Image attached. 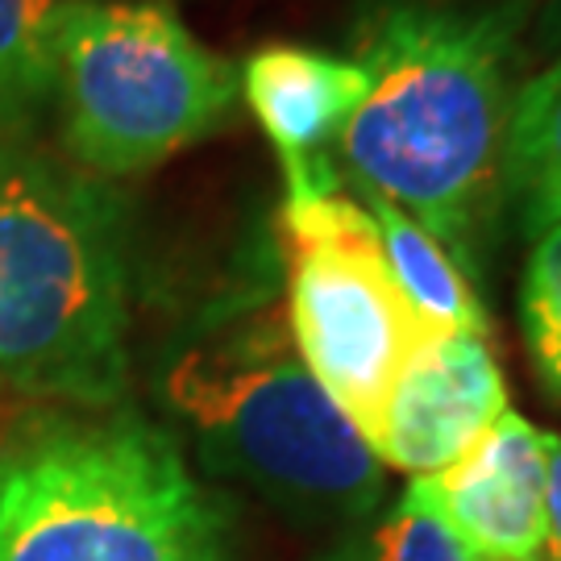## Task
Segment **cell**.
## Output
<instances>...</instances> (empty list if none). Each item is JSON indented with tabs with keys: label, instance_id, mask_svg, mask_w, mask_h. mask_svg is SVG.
<instances>
[{
	"label": "cell",
	"instance_id": "1",
	"mask_svg": "<svg viewBox=\"0 0 561 561\" xmlns=\"http://www.w3.org/2000/svg\"><path fill=\"white\" fill-rule=\"evenodd\" d=\"M524 0H391L358 34L366 96L337 138L354 196L424 225L474 279L503 217Z\"/></svg>",
	"mask_w": 561,
	"mask_h": 561
},
{
	"label": "cell",
	"instance_id": "2",
	"mask_svg": "<svg viewBox=\"0 0 561 561\" xmlns=\"http://www.w3.org/2000/svg\"><path fill=\"white\" fill-rule=\"evenodd\" d=\"M125 375L129 208L34 134H0V391L104 408Z\"/></svg>",
	"mask_w": 561,
	"mask_h": 561
},
{
	"label": "cell",
	"instance_id": "3",
	"mask_svg": "<svg viewBox=\"0 0 561 561\" xmlns=\"http://www.w3.org/2000/svg\"><path fill=\"white\" fill-rule=\"evenodd\" d=\"M0 561H233V528L154 421L55 416L0 449Z\"/></svg>",
	"mask_w": 561,
	"mask_h": 561
},
{
	"label": "cell",
	"instance_id": "4",
	"mask_svg": "<svg viewBox=\"0 0 561 561\" xmlns=\"http://www.w3.org/2000/svg\"><path fill=\"white\" fill-rule=\"evenodd\" d=\"M162 396L204 461L308 524H358L382 500V461L291 345L283 317H254L187 345Z\"/></svg>",
	"mask_w": 561,
	"mask_h": 561
},
{
	"label": "cell",
	"instance_id": "5",
	"mask_svg": "<svg viewBox=\"0 0 561 561\" xmlns=\"http://www.w3.org/2000/svg\"><path fill=\"white\" fill-rule=\"evenodd\" d=\"M241 101L238 67L175 9L138 0H59L55 96L62 159L129 180L213 138Z\"/></svg>",
	"mask_w": 561,
	"mask_h": 561
},
{
	"label": "cell",
	"instance_id": "6",
	"mask_svg": "<svg viewBox=\"0 0 561 561\" xmlns=\"http://www.w3.org/2000/svg\"><path fill=\"white\" fill-rule=\"evenodd\" d=\"M287 333L362 437L379 421L391 382L428 333L387 266L375 217L358 196L308 192L283 201Z\"/></svg>",
	"mask_w": 561,
	"mask_h": 561
},
{
	"label": "cell",
	"instance_id": "7",
	"mask_svg": "<svg viewBox=\"0 0 561 561\" xmlns=\"http://www.w3.org/2000/svg\"><path fill=\"white\" fill-rule=\"evenodd\" d=\"M507 408V382L491 354V337L424 333L391 382L366 445L382 470L391 466L408 479H428L454 466Z\"/></svg>",
	"mask_w": 561,
	"mask_h": 561
},
{
	"label": "cell",
	"instance_id": "8",
	"mask_svg": "<svg viewBox=\"0 0 561 561\" xmlns=\"http://www.w3.org/2000/svg\"><path fill=\"white\" fill-rule=\"evenodd\" d=\"M549 433L507 408L454 466L412 479L466 561H541Z\"/></svg>",
	"mask_w": 561,
	"mask_h": 561
},
{
	"label": "cell",
	"instance_id": "9",
	"mask_svg": "<svg viewBox=\"0 0 561 561\" xmlns=\"http://www.w3.org/2000/svg\"><path fill=\"white\" fill-rule=\"evenodd\" d=\"M238 80L283 162L287 196L341 187L333 146L366 96V67L312 46H262L241 62Z\"/></svg>",
	"mask_w": 561,
	"mask_h": 561
},
{
	"label": "cell",
	"instance_id": "10",
	"mask_svg": "<svg viewBox=\"0 0 561 561\" xmlns=\"http://www.w3.org/2000/svg\"><path fill=\"white\" fill-rule=\"evenodd\" d=\"M516 229L537 238L561 221V55L524 76L507 121L503 154V213Z\"/></svg>",
	"mask_w": 561,
	"mask_h": 561
},
{
	"label": "cell",
	"instance_id": "11",
	"mask_svg": "<svg viewBox=\"0 0 561 561\" xmlns=\"http://www.w3.org/2000/svg\"><path fill=\"white\" fill-rule=\"evenodd\" d=\"M366 213L375 217L387 266L408 296L412 312L424 321L428 333H479L491 337V321L474 279L461 271V262L433 238L424 225H416L408 213L375 196H358Z\"/></svg>",
	"mask_w": 561,
	"mask_h": 561
},
{
	"label": "cell",
	"instance_id": "12",
	"mask_svg": "<svg viewBox=\"0 0 561 561\" xmlns=\"http://www.w3.org/2000/svg\"><path fill=\"white\" fill-rule=\"evenodd\" d=\"M59 0H0V134H34L55 96Z\"/></svg>",
	"mask_w": 561,
	"mask_h": 561
},
{
	"label": "cell",
	"instance_id": "13",
	"mask_svg": "<svg viewBox=\"0 0 561 561\" xmlns=\"http://www.w3.org/2000/svg\"><path fill=\"white\" fill-rule=\"evenodd\" d=\"M520 337L545 396L561 403V221L533 238L516 296Z\"/></svg>",
	"mask_w": 561,
	"mask_h": 561
},
{
	"label": "cell",
	"instance_id": "14",
	"mask_svg": "<svg viewBox=\"0 0 561 561\" xmlns=\"http://www.w3.org/2000/svg\"><path fill=\"white\" fill-rule=\"evenodd\" d=\"M345 561H466V553L442 516L408 482V491L366 528Z\"/></svg>",
	"mask_w": 561,
	"mask_h": 561
},
{
	"label": "cell",
	"instance_id": "15",
	"mask_svg": "<svg viewBox=\"0 0 561 561\" xmlns=\"http://www.w3.org/2000/svg\"><path fill=\"white\" fill-rule=\"evenodd\" d=\"M541 561H561V437L558 433H549V479H545Z\"/></svg>",
	"mask_w": 561,
	"mask_h": 561
},
{
	"label": "cell",
	"instance_id": "16",
	"mask_svg": "<svg viewBox=\"0 0 561 561\" xmlns=\"http://www.w3.org/2000/svg\"><path fill=\"white\" fill-rule=\"evenodd\" d=\"M528 34L545 55H561V0H545L537 18L528 21Z\"/></svg>",
	"mask_w": 561,
	"mask_h": 561
}]
</instances>
